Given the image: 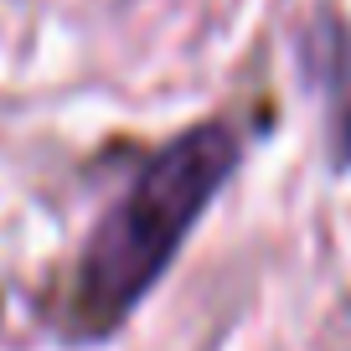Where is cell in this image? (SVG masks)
<instances>
[{
	"mask_svg": "<svg viewBox=\"0 0 351 351\" xmlns=\"http://www.w3.org/2000/svg\"><path fill=\"white\" fill-rule=\"evenodd\" d=\"M238 155L243 145L228 119L191 124L186 134L160 145L140 165L130 191L88 232L67 285L62 330H73L77 341H104L109 330H119L160 285L222 181L238 171Z\"/></svg>",
	"mask_w": 351,
	"mask_h": 351,
	"instance_id": "cell-1",
	"label": "cell"
},
{
	"mask_svg": "<svg viewBox=\"0 0 351 351\" xmlns=\"http://www.w3.org/2000/svg\"><path fill=\"white\" fill-rule=\"evenodd\" d=\"M300 57H305L310 88H320L330 114V160L351 171V26L341 21H310L300 36Z\"/></svg>",
	"mask_w": 351,
	"mask_h": 351,
	"instance_id": "cell-2",
	"label": "cell"
}]
</instances>
